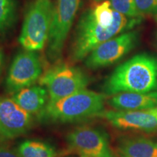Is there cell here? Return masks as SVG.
<instances>
[{
	"label": "cell",
	"mask_w": 157,
	"mask_h": 157,
	"mask_svg": "<svg viewBox=\"0 0 157 157\" xmlns=\"http://www.w3.org/2000/svg\"><path fill=\"white\" fill-rule=\"evenodd\" d=\"M147 111H148V112L151 113L152 114H154V116H156V117H157V107L154 108V109H148V110H147Z\"/></svg>",
	"instance_id": "7402d4cb"
},
{
	"label": "cell",
	"mask_w": 157,
	"mask_h": 157,
	"mask_svg": "<svg viewBox=\"0 0 157 157\" xmlns=\"http://www.w3.org/2000/svg\"><path fill=\"white\" fill-rule=\"evenodd\" d=\"M14 0H0V33L10 26L15 15Z\"/></svg>",
	"instance_id": "e0dca14e"
},
{
	"label": "cell",
	"mask_w": 157,
	"mask_h": 157,
	"mask_svg": "<svg viewBox=\"0 0 157 157\" xmlns=\"http://www.w3.org/2000/svg\"><path fill=\"white\" fill-rule=\"evenodd\" d=\"M156 21H157V15H156Z\"/></svg>",
	"instance_id": "d4e9b609"
},
{
	"label": "cell",
	"mask_w": 157,
	"mask_h": 157,
	"mask_svg": "<svg viewBox=\"0 0 157 157\" xmlns=\"http://www.w3.org/2000/svg\"><path fill=\"white\" fill-rule=\"evenodd\" d=\"M53 7L50 0H35L29 6L19 36L25 50L37 52L48 44Z\"/></svg>",
	"instance_id": "277c9868"
},
{
	"label": "cell",
	"mask_w": 157,
	"mask_h": 157,
	"mask_svg": "<svg viewBox=\"0 0 157 157\" xmlns=\"http://www.w3.org/2000/svg\"><path fill=\"white\" fill-rule=\"evenodd\" d=\"M94 1L96 2H101L105 1V0H94Z\"/></svg>",
	"instance_id": "603a6c76"
},
{
	"label": "cell",
	"mask_w": 157,
	"mask_h": 157,
	"mask_svg": "<svg viewBox=\"0 0 157 157\" xmlns=\"http://www.w3.org/2000/svg\"><path fill=\"white\" fill-rule=\"evenodd\" d=\"M119 149L121 156L127 157H157V143L145 137L122 140Z\"/></svg>",
	"instance_id": "5bb4252c"
},
{
	"label": "cell",
	"mask_w": 157,
	"mask_h": 157,
	"mask_svg": "<svg viewBox=\"0 0 157 157\" xmlns=\"http://www.w3.org/2000/svg\"><path fill=\"white\" fill-rule=\"evenodd\" d=\"M0 135H1V134H0Z\"/></svg>",
	"instance_id": "4316f807"
},
{
	"label": "cell",
	"mask_w": 157,
	"mask_h": 157,
	"mask_svg": "<svg viewBox=\"0 0 157 157\" xmlns=\"http://www.w3.org/2000/svg\"><path fill=\"white\" fill-rule=\"evenodd\" d=\"M48 90L43 86L31 85L13 95V99L31 115L42 113L49 101Z\"/></svg>",
	"instance_id": "4fadbf2b"
},
{
	"label": "cell",
	"mask_w": 157,
	"mask_h": 157,
	"mask_svg": "<svg viewBox=\"0 0 157 157\" xmlns=\"http://www.w3.org/2000/svg\"><path fill=\"white\" fill-rule=\"evenodd\" d=\"M155 40H156V48H157V33L156 34V39H155Z\"/></svg>",
	"instance_id": "cb8c5ba5"
},
{
	"label": "cell",
	"mask_w": 157,
	"mask_h": 157,
	"mask_svg": "<svg viewBox=\"0 0 157 157\" xmlns=\"http://www.w3.org/2000/svg\"><path fill=\"white\" fill-rule=\"evenodd\" d=\"M32 115L13 98L0 97V134L7 138L23 135L32 124Z\"/></svg>",
	"instance_id": "30bf717a"
},
{
	"label": "cell",
	"mask_w": 157,
	"mask_h": 157,
	"mask_svg": "<svg viewBox=\"0 0 157 157\" xmlns=\"http://www.w3.org/2000/svg\"><path fill=\"white\" fill-rule=\"evenodd\" d=\"M105 98L103 94L84 89L58 101H49L41 116L60 122L84 120L102 115Z\"/></svg>",
	"instance_id": "3957f363"
},
{
	"label": "cell",
	"mask_w": 157,
	"mask_h": 157,
	"mask_svg": "<svg viewBox=\"0 0 157 157\" xmlns=\"http://www.w3.org/2000/svg\"><path fill=\"white\" fill-rule=\"evenodd\" d=\"M4 66V54L2 50L0 49V74L2 73V68Z\"/></svg>",
	"instance_id": "44dd1931"
},
{
	"label": "cell",
	"mask_w": 157,
	"mask_h": 157,
	"mask_svg": "<svg viewBox=\"0 0 157 157\" xmlns=\"http://www.w3.org/2000/svg\"><path fill=\"white\" fill-rule=\"evenodd\" d=\"M0 157H21L17 150L9 148H0Z\"/></svg>",
	"instance_id": "ffe728a7"
},
{
	"label": "cell",
	"mask_w": 157,
	"mask_h": 157,
	"mask_svg": "<svg viewBox=\"0 0 157 157\" xmlns=\"http://www.w3.org/2000/svg\"><path fill=\"white\" fill-rule=\"evenodd\" d=\"M138 39L139 33L137 31H126L110 39L86 58V66L96 69L115 63L136 46Z\"/></svg>",
	"instance_id": "52a82bcc"
},
{
	"label": "cell",
	"mask_w": 157,
	"mask_h": 157,
	"mask_svg": "<svg viewBox=\"0 0 157 157\" xmlns=\"http://www.w3.org/2000/svg\"><path fill=\"white\" fill-rule=\"evenodd\" d=\"M140 14L157 15V0H135Z\"/></svg>",
	"instance_id": "d6986e66"
},
{
	"label": "cell",
	"mask_w": 157,
	"mask_h": 157,
	"mask_svg": "<svg viewBox=\"0 0 157 157\" xmlns=\"http://www.w3.org/2000/svg\"><path fill=\"white\" fill-rule=\"evenodd\" d=\"M142 17L130 18L114 11V21L111 26H101L95 22L92 10L86 12L78 21L72 46L71 58L75 61L84 60L96 48L118 34L138 25Z\"/></svg>",
	"instance_id": "7a4b0ae2"
},
{
	"label": "cell",
	"mask_w": 157,
	"mask_h": 157,
	"mask_svg": "<svg viewBox=\"0 0 157 157\" xmlns=\"http://www.w3.org/2000/svg\"><path fill=\"white\" fill-rule=\"evenodd\" d=\"M42 66L39 55L34 51L19 52L12 62L6 78L7 92L15 93L23 88L33 85L40 78Z\"/></svg>",
	"instance_id": "ba28073f"
},
{
	"label": "cell",
	"mask_w": 157,
	"mask_h": 157,
	"mask_svg": "<svg viewBox=\"0 0 157 157\" xmlns=\"http://www.w3.org/2000/svg\"><path fill=\"white\" fill-rule=\"evenodd\" d=\"M121 157H127V156H121Z\"/></svg>",
	"instance_id": "484cf974"
},
{
	"label": "cell",
	"mask_w": 157,
	"mask_h": 157,
	"mask_svg": "<svg viewBox=\"0 0 157 157\" xmlns=\"http://www.w3.org/2000/svg\"><path fill=\"white\" fill-rule=\"evenodd\" d=\"M67 142L81 157H113L105 135L93 127L75 129L68 134Z\"/></svg>",
	"instance_id": "9c48e42d"
},
{
	"label": "cell",
	"mask_w": 157,
	"mask_h": 157,
	"mask_svg": "<svg viewBox=\"0 0 157 157\" xmlns=\"http://www.w3.org/2000/svg\"><path fill=\"white\" fill-rule=\"evenodd\" d=\"M95 22L101 26H111L114 21V10L111 7L109 0L101 2V4L91 10Z\"/></svg>",
	"instance_id": "2e32d148"
},
{
	"label": "cell",
	"mask_w": 157,
	"mask_h": 157,
	"mask_svg": "<svg viewBox=\"0 0 157 157\" xmlns=\"http://www.w3.org/2000/svg\"><path fill=\"white\" fill-rule=\"evenodd\" d=\"M109 105L118 111H145L157 107V91L120 93L112 95Z\"/></svg>",
	"instance_id": "7c38bea8"
},
{
	"label": "cell",
	"mask_w": 157,
	"mask_h": 157,
	"mask_svg": "<svg viewBox=\"0 0 157 157\" xmlns=\"http://www.w3.org/2000/svg\"><path fill=\"white\" fill-rule=\"evenodd\" d=\"M113 10L130 18L142 17L137 10L135 0H109Z\"/></svg>",
	"instance_id": "ac0fdd59"
},
{
	"label": "cell",
	"mask_w": 157,
	"mask_h": 157,
	"mask_svg": "<svg viewBox=\"0 0 157 157\" xmlns=\"http://www.w3.org/2000/svg\"><path fill=\"white\" fill-rule=\"evenodd\" d=\"M39 83L48 90L49 101H55L86 89L90 78L81 68L59 64L47 71Z\"/></svg>",
	"instance_id": "5b68a950"
},
{
	"label": "cell",
	"mask_w": 157,
	"mask_h": 157,
	"mask_svg": "<svg viewBox=\"0 0 157 157\" xmlns=\"http://www.w3.org/2000/svg\"><path fill=\"white\" fill-rule=\"evenodd\" d=\"M106 95L157 91V58L142 53L116 68L104 84Z\"/></svg>",
	"instance_id": "6da1fadb"
},
{
	"label": "cell",
	"mask_w": 157,
	"mask_h": 157,
	"mask_svg": "<svg viewBox=\"0 0 157 157\" xmlns=\"http://www.w3.org/2000/svg\"><path fill=\"white\" fill-rule=\"evenodd\" d=\"M79 4L80 0H57L53 7L50 33L47 44L48 54L51 60H56L61 56Z\"/></svg>",
	"instance_id": "8992f818"
},
{
	"label": "cell",
	"mask_w": 157,
	"mask_h": 157,
	"mask_svg": "<svg viewBox=\"0 0 157 157\" xmlns=\"http://www.w3.org/2000/svg\"><path fill=\"white\" fill-rule=\"evenodd\" d=\"M102 115L118 129L144 132L157 131V117L147 110L108 111Z\"/></svg>",
	"instance_id": "8fae6325"
},
{
	"label": "cell",
	"mask_w": 157,
	"mask_h": 157,
	"mask_svg": "<svg viewBox=\"0 0 157 157\" xmlns=\"http://www.w3.org/2000/svg\"><path fill=\"white\" fill-rule=\"evenodd\" d=\"M17 151L21 157H55L54 148L48 143L36 140H26L21 143Z\"/></svg>",
	"instance_id": "9a60e30c"
}]
</instances>
